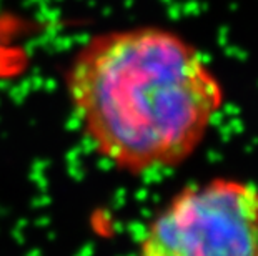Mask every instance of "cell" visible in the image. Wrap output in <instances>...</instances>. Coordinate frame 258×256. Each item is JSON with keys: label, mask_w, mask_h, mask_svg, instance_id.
Listing matches in <instances>:
<instances>
[{"label": "cell", "mask_w": 258, "mask_h": 256, "mask_svg": "<svg viewBox=\"0 0 258 256\" xmlns=\"http://www.w3.org/2000/svg\"><path fill=\"white\" fill-rule=\"evenodd\" d=\"M64 85L94 151L132 176L183 165L225 107L223 83L202 52L155 25L90 37Z\"/></svg>", "instance_id": "cell-1"}, {"label": "cell", "mask_w": 258, "mask_h": 256, "mask_svg": "<svg viewBox=\"0 0 258 256\" xmlns=\"http://www.w3.org/2000/svg\"><path fill=\"white\" fill-rule=\"evenodd\" d=\"M137 256H258V186L231 176L183 186L148 221Z\"/></svg>", "instance_id": "cell-2"}, {"label": "cell", "mask_w": 258, "mask_h": 256, "mask_svg": "<svg viewBox=\"0 0 258 256\" xmlns=\"http://www.w3.org/2000/svg\"><path fill=\"white\" fill-rule=\"evenodd\" d=\"M32 30L17 15H0V82H10L25 75L30 67V54L24 37Z\"/></svg>", "instance_id": "cell-3"}]
</instances>
